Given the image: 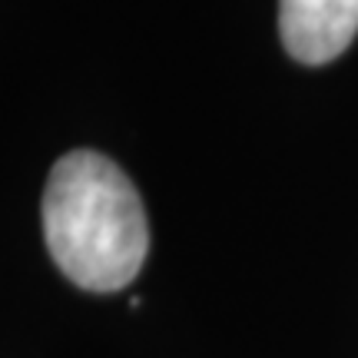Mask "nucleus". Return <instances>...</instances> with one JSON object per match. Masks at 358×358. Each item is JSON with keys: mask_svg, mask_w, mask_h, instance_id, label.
I'll use <instances>...</instances> for the list:
<instances>
[{"mask_svg": "<svg viewBox=\"0 0 358 358\" xmlns=\"http://www.w3.org/2000/svg\"><path fill=\"white\" fill-rule=\"evenodd\" d=\"M279 34L292 60L329 64L355 40L358 0H279Z\"/></svg>", "mask_w": 358, "mask_h": 358, "instance_id": "nucleus-2", "label": "nucleus"}, {"mask_svg": "<svg viewBox=\"0 0 358 358\" xmlns=\"http://www.w3.org/2000/svg\"><path fill=\"white\" fill-rule=\"evenodd\" d=\"M43 236L60 272L87 292L129 285L150 252L140 192L96 150H73L53 163L43 189Z\"/></svg>", "mask_w": 358, "mask_h": 358, "instance_id": "nucleus-1", "label": "nucleus"}]
</instances>
